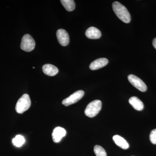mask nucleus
I'll list each match as a JSON object with an SVG mask.
<instances>
[{
    "label": "nucleus",
    "instance_id": "423d86ee",
    "mask_svg": "<svg viewBox=\"0 0 156 156\" xmlns=\"http://www.w3.org/2000/svg\"><path fill=\"white\" fill-rule=\"evenodd\" d=\"M84 95V92L83 90H79L73 93L69 97L65 98L62 101V104L66 106L76 103L80 100Z\"/></svg>",
    "mask_w": 156,
    "mask_h": 156
},
{
    "label": "nucleus",
    "instance_id": "f03ea898",
    "mask_svg": "<svg viewBox=\"0 0 156 156\" xmlns=\"http://www.w3.org/2000/svg\"><path fill=\"white\" fill-rule=\"evenodd\" d=\"M101 101L95 100L89 103L86 107L85 114L89 118H93L98 114L101 108Z\"/></svg>",
    "mask_w": 156,
    "mask_h": 156
},
{
    "label": "nucleus",
    "instance_id": "4468645a",
    "mask_svg": "<svg viewBox=\"0 0 156 156\" xmlns=\"http://www.w3.org/2000/svg\"><path fill=\"white\" fill-rule=\"evenodd\" d=\"M60 2L66 11H72L75 9V3L73 0H61Z\"/></svg>",
    "mask_w": 156,
    "mask_h": 156
},
{
    "label": "nucleus",
    "instance_id": "6ab92c4d",
    "mask_svg": "<svg viewBox=\"0 0 156 156\" xmlns=\"http://www.w3.org/2000/svg\"><path fill=\"white\" fill-rule=\"evenodd\" d=\"M33 68L35 69V67H33Z\"/></svg>",
    "mask_w": 156,
    "mask_h": 156
},
{
    "label": "nucleus",
    "instance_id": "a211bd4d",
    "mask_svg": "<svg viewBox=\"0 0 156 156\" xmlns=\"http://www.w3.org/2000/svg\"><path fill=\"white\" fill-rule=\"evenodd\" d=\"M153 45L154 48L156 50V38H155L153 41Z\"/></svg>",
    "mask_w": 156,
    "mask_h": 156
},
{
    "label": "nucleus",
    "instance_id": "f257e3e1",
    "mask_svg": "<svg viewBox=\"0 0 156 156\" xmlns=\"http://www.w3.org/2000/svg\"><path fill=\"white\" fill-rule=\"evenodd\" d=\"M112 9L117 17L123 22L128 23L131 21V15L125 6L119 2H115L113 3Z\"/></svg>",
    "mask_w": 156,
    "mask_h": 156
},
{
    "label": "nucleus",
    "instance_id": "f3484780",
    "mask_svg": "<svg viewBox=\"0 0 156 156\" xmlns=\"http://www.w3.org/2000/svg\"><path fill=\"white\" fill-rule=\"evenodd\" d=\"M150 140L153 144H156V129L152 130L150 134Z\"/></svg>",
    "mask_w": 156,
    "mask_h": 156
},
{
    "label": "nucleus",
    "instance_id": "ddd939ff",
    "mask_svg": "<svg viewBox=\"0 0 156 156\" xmlns=\"http://www.w3.org/2000/svg\"><path fill=\"white\" fill-rule=\"evenodd\" d=\"M113 140L117 145L123 149H127L129 147V144L123 137L119 135H115L113 137Z\"/></svg>",
    "mask_w": 156,
    "mask_h": 156
},
{
    "label": "nucleus",
    "instance_id": "6e6552de",
    "mask_svg": "<svg viewBox=\"0 0 156 156\" xmlns=\"http://www.w3.org/2000/svg\"><path fill=\"white\" fill-rule=\"evenodd\" d=\"M66 131L64 128L57 127L54 128L52 133L53 141L55 143L59 142L62 137L66 136Z\"/></svg>",
    "mask_w": 156,
    "mask_h": 156
},
{
    "label": "nucleus",
    "instance_id": "2eb2a0df",
    "mask_svg": "<svg viewBox=\"0 0 156 156\" xmlns=\"http://www.w3.org/2000/svg\"><path fill=\"white\" fill-rule=\"evenodd\" d=\"M24 137L21 135H17L12 139V143L15 146L20 147L25 143Z\"/></svg>",
    "mask_w": 156,
    "mask_h": 156
},
{
    "label": "nucleus",
    "instance_id": "0eeeda50",
    "mask_svg": "<svg viewBox=\"0 0 156 156\" xmlns=\"http://www.w3.org/2000/svg\"><path fill=\"white\" fill-rule=\"evenodd\" d=\"M56 36L58 42L62 46L65 47L69 44V37L66 30L62 29H58L56 32Z\"/></svg>",
    "mask_w": 156,
    "mask_h": 156
},
{
    "label": "nucleus",
    "instance_id": "dca6fc26",
    "mask_svg": "<svg viewBox=\"0 0 156 156\" xmlns=\"http://www.w3.org/2000/svg\"><path fill=\"white\" fill-rule=\"evenodd\" d=\"M94 151L96 156H107L105 150L100 146L95 145L94 147Z\"/></svg>",
    "mask_w": 156,
    "mask_h": 156
},
{
    "label": "nucleus",
    "instance_id": "9d476101",
    "mask_svg": "<svg viewBox=\"0 0 156 156\" xmlns=\"http://www.w3.org/2000/svg\"><path fill=\"white\" fill-rule=\"evenodd\" d=\"M86 35L89 39H98L100 38L101 34L98 29L94 27H91L86 30Z\"/></svg>",
    "mask_w": 156,
    "mask_h": 156
},
{
    "label": "nucleus",
    "instance_id": "20e7f679",
    "mask_svg": "<svg viewBox=\"0 0 156 156\" xmlns=\"http://www.w3.org/2000/svg\"><path fill=\"white\" fill-rule=\"evenodd\" d=\"M35 42L32 37L28 34L23 37L21 40L20 48L26 52H30L34 49Z\"/></svg>",
    "mask_w": 156,
    "mask_h": 156
},
{
    "label": "nucleus",
    "instance_id": "39448f33",
    "mask_svg": "<svg viewBox=\"0 0 156 156\" xmlns=\"http://www.w3.org/2000/svg\"><path fill=\"white\" fill-rule=\"evenodd\" d=\"M128 80L134 87L141 92H144L147 90V87L145 83L138 77L134 75H129Z\"/></svg>",
    "mask_w": 156,
    "mask_h": 156
},
{
    "label": "nucleus",
    "instance_id": "7ed1b4c3",
    "mask_svg": "<svg viewBox=\"0 0 156 156\" xmlns=\"http://www.w3.org/2000/svg\"><path fill=\"white\" fill-rule=\"evenodd\" d=\"M30 105L31 100L29 95L27 94H24L17 101L15 109L18 113L22 114L27 110Z\"/></svg>",
    "mask_w": 156,
    "mask_h": 156
},
{
    "label": "nucleus",
    "instance_id": "1a4fd4ad",
    "mask_svg": "<svg viewBox=\"0 0 156 156\" xmlns=\"http://www.w3.org/2000/svg\"><path fill=\"white\" fill-rule=\"evenodd\" d=\"M108 60L107 58H98L91 62L89 65V68L92 70H95L104 67L108 63Z\"/></svg>",
    "mask_w": 156,
    "mask_h": 156
},
{
    "label": "nucleus",
    "instance_id": "9b49d317",
    "mask_svg": "<svg viewBox=\"0 0 156 156\" xmlns=\"http://www.w3.org/2000/svg\"><path fill=\"white\" fill-rule=\"evenodd\" d=\"M43 72L45 74L49 76H53L58 73V68L53 65L50 64H45L42 67Z\"/></svg>",
    "mask_w": 156,
    "mask_h": 156
},
{
    "label": "nucleus",
    "instance_id": "f8f14e48",
    "mask_svg": "<svg viewBox=\"0 0 156 156\" xmlns=\"http://www.w3.org/2000/svg\"><path fill=\"white\" fill-rule=\"evenodd\" d=\"M129 102L136 110H142L144 107L142 101L138 98L135 96L130 98L129 100Z\"/></svg>",
    "mask_w": 156,
    "mask_h": 156
}]
</instances>
